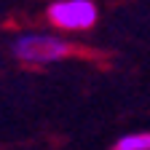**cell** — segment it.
Here are the masks:
<instances>
[{
	"instance_id": "1",
	"label": "cell",
	"mask_w": 150,
	"mask_h": 150,
	"mask_svg": "<svg viewBox=\"0 0 150 150\" xmlns=\"http://www.w3.org/2000/svg\"><path fill=\"white\" fill-rule=\"evenodd\" d=\"M70 43L59 35H51V32H24L19 35L11 51L19 62L24 64H32V67H43V64H54L64 59L70 54Z\"/></svg>"
},
{
	"instance_id": "2",
	"label": "cell",
	"mask_w": 150,
	"mask_h": 150,
	"mask_svg": "<svg viewBox=\"0 0 150 150\" xmlns=\"http://www.w3.org/2000/svg\"><path fill=\"white\" fill-rule=\"evenodd\" d=\"M46 16L56 30L81 32V30H91L97 24L99 11H97L94 0H54L46 11Z\"/></svg>"
},
{
	"instance_id": "3",
	"label": "cell",
	"mask_w": 150,
	"mask_h": 150,
	"mask_svg": "<svg viewBox=\"0 0 150 150\" xmlns=\"http://www.w3.org/2000/svg\"><path fill=\"white\" fill-rule=\"evenodd\" d=\"M112 150H150V131H134V134L121 137Z\"/></svg>"
}]
</instances>
